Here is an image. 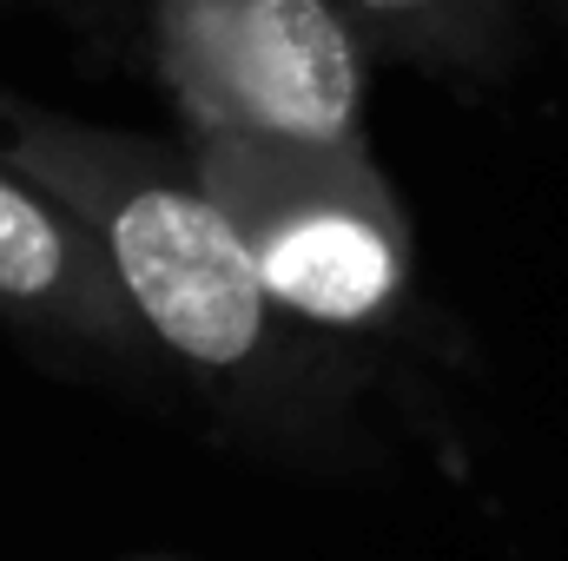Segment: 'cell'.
<instances>
[{
    "instance_id": "cell-3",
    "label": "cell",
    "mask_w": 568,
    "mask_h": 561,
    "mask_svg": "<svg viewBox=\"0 0 568 561\" xmlns=\"http://www.w3.org/2000/svg\"><path fill=\"white\" fill-rule=\"evenodd\" d=\"M152 73L185 133L371 152L364 60H377L337 0H145Z\"/></svg>"
},
{
    "instance_id": "cell-2",
    "label": "cell",
    "mask_w": 568,
    "mask_h": 561,
    "mask_svg": "<svg viewBox=\"0 0 568 561\" xmlns=\"http://www.w3.org/2000/svg\"><path fill=\"white\" fill-rule=\"evenodd\" d=\"M185 152L297 324L324 337L410 330V225L371 152H304L225 133H185Z\"/></svg>"
},
{
    "instance_id": "cell-6",
    "label": "cell",
    "mask_w": 568,
    "mask_h": 561,
    "mask_svg": "<svg viewBox=\"0 0 568 561\" xmlns=\"http://www.w3.org/2000/svg\"><path fill=\"white\" fill-rule=\"evenodd\" d=\"M53 7H60L67 20H80V27H100V20H106V0H53Z\"/></svg>"
},
{
    "instance_id": "cell-5",
    "label": "cell",
    "mask_w": 568,
    "mask_h": 561,
    "mask_svg": "<svg viewBox=\"0 0 568 561\" xmlns=\"http://www.w3.org/2000/svg\"><path fill=\"white\" fill-rule=\"evenodd\" d=\"M377 60L436 80H503L516 60V0H337Z\"/></svg>"
},
{
    "instance_id": "cell-4",
    "label": "cell",
    "mask_w": 568,
    "mask_h": 561,
    "mask_svg": "<svg viewBox=\"0 0 568 561\" xmlns=\"http://www.w3.org/2000/svg\"><path fill=\"white\" fill-rule=\"evenodd\" d=\"M0 317L67 357H93L133 377L165 370L159 344L126 304V284L100 232L7 152H0Z\"/></svg>"
},
{
    "instance_id": "cell-1",
    "label": "cell",
    "mask_w": 568,
    "mask_h": 561,
    "mask_svg": "<svg viewBox=\"0 0 568 561\" xmlns=\"http://www.w3.org/2000/svg\"><path fill=\"white\" fill-rule=\"evenodd\" d=\"M0 152L100 232L133 317L199 404L278 449L337 442L357 370L337 357V337L284 310L192 152L80 126L7 93Z\"/></svg>"
},
{
    "instance_id": "cell-7",
    "label": "cell",
    "mask_w": 568,
    "mask_h": 561,
    "mask_svg": "<svg viewBox=\"0 0 568 561\" xmlns=\"http://www.w3.org/2000/svg\"><path fill=\"white\" fill-rule=\"evenodd\" d=\"M549 7H556V20H562V27H568V0H549Z\"/></svg>"
}]
</instances>
